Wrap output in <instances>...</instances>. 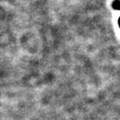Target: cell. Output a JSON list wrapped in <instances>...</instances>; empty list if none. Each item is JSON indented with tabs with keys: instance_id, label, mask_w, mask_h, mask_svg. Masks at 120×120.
<instances>
[{
	"instance_id": "obj_1",
	"label": "cell",
	"mask_w": 120,
	"mask_h": 120,
	"mask_svg": "<svg viewBox=\"0 0 120 120\" xmlns=\"http://www.w3.org/2000/svg\"><path fill=\"white\" fill-rule=\"evenodd\" d=\"M111 5L112 8L114 10H119L120 11V0H114Z\"/></svg>"
},
{
	"instance_id": "obj_2",
	"label": "cell",
	"mask_w": 120,
	"mask_h": 120,
	"mask_svg": "<svg viewBox=\"0 0 120 120\" xmlns=\"http://www.w3.org/2000/svg\"><path fill=\"white\" fill-rule=\"evenodd\" d=\"M118 26H119V28H120V17H119V19H118Z\"/></svg>"
}]
</instances>
